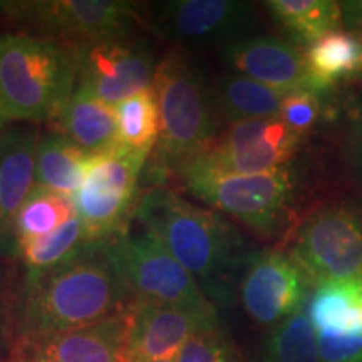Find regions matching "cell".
Returning a JSON list of instances; mask_svg holds the SVG:
<instances>
[{
	"instance_id": "obj_1",
	"label": "cell",
	"mask_w": 362,
	"mask_h": 362,
	"mask_svg": "<svg viewBox=\"0 0 362 362\" xmlns=\"http://www.w3.org/2000/svg\"><path fill=\"white\" fill-rule=\"evenodd\" d=\"M101 243L47 270L22 272L16 292L17 349L24 342L86 327L133 304Z\"/></svg>"
},
{
	"instance_id": "obj_2",
	"label": "cell",
	"mask_w": 362,
	"mask_h": 362,
	"mask_svg": "<svg viewBox=\"0 0 362 362\" xmlns=\"http://www.w3.org/2000/svg\"><path fill=\"white\" fill-rule=\"evenodd\" d=\"M131 220L151 233L203 292L214 297L221 296L220 280L247 259V243L233 225L173 189L156 187L139 194Z\"/></svg>"
},
{
	"instance_id": "obj_3",
	"label": "cell",
	"mask_w": 362,
	"mask_h": 362,
	"mask_svg": "<svg viewBox=\"0 0 362 362\" xmlns=\"http://www.w3.org/2000/svg\"><path fill=\"white\" fill-rule=\"evenodd\" d=\"M151 88L160 115L155 170L178 173L223 133L214 86L187 49L175 47L158 61Z\"/></svg>"
},
{
	"instance_id": "obj_4",
	"label": "cell",
	"mask_w": 362,
	"mask_h": 362,
	"mask_svg": "<svg viewBox=\"0 0 362 362\" xmlns=\"http://www.w3.org/2000/svg\"><path fill=\"white\" fill-rule=\"evenodd\" d=\"M81 47L29 33L0 35V101L11 123H54L78 84Z\"/></svg>"
},
{
	"instance_id": "obj_5",
	"label": "cell",
	"mask_w": 362,
	"mask_h": 362,
	"mask_svg": "<svg viewBox=\"0 0 362 362\" xmlns=\"http://www.w3.org/2000/svg\"><path fill=\"white\" fill-rule=\"evenodd\" d=\"M176 175L194 198L267 238L282 232L298 188L297 171L291 165L259 175H215L193 168Z\"/></svg>"
},
{
	"instance_id": "obj_6",
	"label": "cell",
	"mask_w": 362,
	"mask_h": 362,
	"mask_svg": "<svg viewBox=\"0 0 362 362\" xmlns=\"http://www.w3.org/2000/svg\"><path fill=\"white\" fill-rule=\"evenodd\" d=\"M101 248L134 300L198 312L216 310L193 275L146 230L134 233L128 225L101 242Z\"/></svg>"
},
{
	"instance_id": "obj_7",
	"label": "cell",
	"mask_w": 362,
	"mask_h": 362,
	"mask_svg": "<svg viewBox=\"0 0 362 362\" xmlns=\"http://www.w3.org/2000/svg\"><path fill=\"white\" fill-rule=\"evenodd\" d=\"M6 17L78 47L134 34L144 22L141 4L128 0H24L11 2Z\"/></svg>"
},
{
	"instance_id": "obj_8",
	"label": "cell",
	"mask_w": 362,
	"mask_h": 362,
	"mask_svg": "<svg viewBox=\"0 0 362 362\" xmlns=\"http://www.w3.org/2000/svg\"><path fill=\"white\" fill-rule=\"evenodd\" d=\"M149 156L119 144L90 158L83 187L72 197L90 243H101L128 226L139 200V180Z\"/></svg>"
},
{
	"instance_id": "obj_9",
	"label": "cell",
	"mask_w": 362,
	"mask_h": 362,
	"mask_svg": "<svg viewBox=\"0 0 362 362\" xmlns=\"http://www.w3.org/2000/svg\"><path fill=\"white\" fill-rule=\"evenodd\" d=\"M314 285L347 282L362 275V211L349 203H330L298 226L288 252Z\"/></svg>"
},
{
	"instance_id": "obj_10",
	"label": "cell",
	"mask_w": 362,
	"mask_h": 362,
	"mask_svg": "<svg viewBox=\"0 0 362 362\" xmlns=\"http://www.w3.org/2000/svg\"><path fill=\"white\" fill-rule=\"evenodd\" d=\"M304 139L280 117L242 121L230 124L203 155L183 168L215 175L267 173L291 165Z\"/></svg>"
},
{
	"instance_id": "obj_11",
	"label": "cell",
	"mask_w": 362,
	"mask_h": 362,
	"mask_svg": "<svg viewBox=\"0 0 362 362\" xmlns=\"http://www.w3.org/2000/svg\"><path fill=\"white\" fill-rule=\"evenodd\" d=\"M158 62L151 45L136 34L81 47L76 89L116 106L153 86Z\"/></svg>"
},
{
	"instance_id": "obj_12",
	"label": "cell",
	"mask_w": 362,
	"mask_h": 362,
	"mask_svg": "<svg viewBox=\"0 0 362 362\" xmlns=\"http://www.w3.org/2000/svg\"><path fill=\"white\" fill-rule=\"evenodd\" d=\"M315 285L291 253H255L240 284V298L248 317L264 327H275L305 309Z\"/></svg>"
},
{
	"instance_id": "obj_13",
	"label": "cell",
	"mask_w": 362,
	"mask_h": 362,
	"mask_svg": "<svg viewBox=\"0 0 362 362\" xmlns=\"http://www.w3.org/2000/svg\"><path fill=\"white\" fill-rule=\"evenodd\" d=\"M149 21L158 35L181 45H226L248 37L255 12L250 4L237 0H170L160 4Z\"/></svg>"
},
{
	"instance_id": "obj_14",
	"label": "cell",
	"mask_w": 362,
	"mask_h": 362,
	"mask_svg": "<svg viewBox=\"0 0 362 362\" xmlns=\"http://www.w3.org/2000/svg\"><path fill=\"white\" fill-rule=\"evenodd\" d=\"M218 327L216 310L198 312L133 300L129 307L128 362L175 361L189 337Z\"/></svg>"
},
{
	"instance_id": "obj_15",
	"label": "cell",
	"mask_w": 362,
	"mask_h": 362,
	"mask_svg": "<svg viewBox=\"0 0 362 362\" xmlns=\"http://www.w3.org/2000/svg\"><path fill=\"white\" fill-rule=\"evenodd\" d=\"M35 124L12 123L0 134V259L17 262L16 220L35 188V155L40 139Z\"/></svg>"
},
{
	"instance_id": "obj_16",
	"label": "cell",
	"mask_w": 362,
	"mask_h": 362,
	"mask_svg": "<svg viewBox=\"0 0 362 362\" xmlns=\"http://www.w3.org/2000/svg\"><path fill=\"white\" fill-rule=\"evenodd\" d=\"M221 59L230 72L274 89L325 93L310 76L300 47L274 35H248L226 44L221 49Z\"/></svg>"
},
{
	"instance_id": "obj_17",
	"label": "cell",
	"mask_w": 362,
	"mask_h": 362,
	"mask_svg": "<svg viewBox=\"0 0 362 362\" xmlns=\"http://www.w3.org/2000/svg\"><path fill=\"white\" fill-rule=\"evenodd\" d=\"M129 307L96 324L24 342L17 349L16 359L29 362H128Z\"/></svg>"
},
{
	"instance_id": "obj_18",
	"label": "cell",
	"mask_w": 362,
	"mask_h": 362,
	"mask_svg": "<svg viewBox=\"0 0 362 362\" xmlns=\"http://www.w3.org/2000/svg\"><path fill=\"white\" fill-rule=\"evenodd\" d=\"M54 131L90 155H99L117 143L116 107L78 89L54 119Z\"/></svg>"
},
{
	"instance_id": "obj_19",
	"label": "cell",
	"mask_w": 362,
	"mask_h": 362,
	"mask_svg": "<svg viewBox=\"0 0 362 362\" xmlns=\"http://www.w3.org/2000/svg\"><path fill=\"white\" fill-rule=\"evenodd\" d=\"M315 334L349 336L362 332V284L320 282L312 288L305 305Z\"/></svg>"
},
{
	"instance_id": "obj_20",
	"label": "cell",
	"mask_w": 362,
	"mask_h": 362,
	"mask_svg": "<svg viewBox=\"0 0 362 362\" xmlns=\"http://www.w3.org/2000/svg\"><path fill=\"white\" fill-rule=\"evenodd\" d=\"M93 156L57 131L42 133L35 155V185L72 198L83 187Z\"/></svg>"
},
{
	"instance_id": "obj_21",
	"label": "cell",
	"mask_w": 362,
	"mask_h": 362,
	"mask_svg": "<svg viewBox=\"0 0 362 362\" xmlns=\"http://www.w3.org/2000/svg\"><path fill=\"white\" fill-rule=\"evenodd\" d=\"M214 93L221 119L228 124L279 117L288 94L235 72L220 74L214 84Z\"/></svg>"
},
{
	"instance_id": "obj_22",
	"label": "cell",
	"mask_w": 362,
	"mask_h": 362,
	"mask_svg": "<svg viewBox=\"0 0 362 362\" xmlns=\"http://www.w3.org/2000/svg\"><path fill=\"white\" fill-rule=\"evenodd\" d=\"M272 19L300 47H309L322 35L341 30V4L332 0H270Z\"/></svg>"
},
{
	"instance_id": "obj_23",
	"label": "cell",
	"mask_w": 362,
	"mask_h": 362,
	"mask_svg": "<svg viewBox=\"0 0 362 362\" xmlns=\"http://www.w3.org/2000/svg\"><path fill=\"white\" fill-rule=\"evenodd\" d=\"M304 54L310 76L324 90L334 88L337 81L361 74L362 71L359 39L342 29L322 35Z\"/></svg>"
},
{
	"instance_id": "obj_24",
	"label": "cell",
	"mask_w": 362,
	"mask_h": 362,
	"mask_svg": "<svg viewBox=\"0 0 362 362\" xmlns=\"http://www.w3.org/2000/svg\"><path fill=\"white\" fill-rule=\"evenodd\" d=\"M93 245L96 243L89 242L83 221L78 215H74L64 225L59 226L56 232L22 242L17 262L24 272L47 270L66 264Z\"/></svg>"
},
{
	"instance_id": "obj_25",
	"label": "cell",
	"mask_w": 362,
	"mask_h": 362,
	"mask_svg": "<svg viewBox=\"0 0 362 362\" xmlns=\"http://www.w3.org/2000/svg\"><path fill=\"white\" fill-rule=\"evenodd\" d=\"M117 144L151 158L160 136V115L156 96L149 88L126 101L116 104Z\"/></svg>"
},
{
	"instance_id": "obj_26",
	"label": "cell",
	"mask_w": 362,
	"mask_h": 362,
	"mask_svg": "<svg viewBox=\"0 0 362 362\" xmlns=\"http://www.w3.org/2000/svg\"><path fill=\"white\" fill-rule=\"evenodd\" d=\"M76 215L74 202L71 197L54 193L51 189L35 185L16 220L17 247L22 242L40 238L56 232L61 225Z\"/></svg>"
},
{
	"instance_id": "obj_27",
	"label": "cell",
	"mask_w": 362,
	"mask_h": 362,
	"mask_svg": "<svg viewBox=\"0 0 362 362\" xmlns=\"http://www.w3.org/2000/svg\"><path fill=\"white\" fill-rule=\"evenodd\" d=\"M260 362H320L315 332L305 309L270 329L262 346Z\"/></svg>"
},
{
	"instance_id": "obj_28",
	"label": "cell",
	"mask_w": 362,
	"mask_h": 362,
	"mask_svg": "<svg viewBox=\"0 0 362 362\" xmlns=\"http://www.w3.org/2000/svg\"><path fill=\"white\" fill-rule=\"evenodd\" d=\"M17 279L11 262L0 259V362H12L17 356Z\"/></svg>"
},
{
	"instance_id": "obj_29",
	"label": "cell",
	"mask_w": 362,
	"mask_h": 362,
	"mask_svg": "<svg viewBox=\"0 0 362 362\" xmlns=\"http://www.w3.org/2000/svg\"><path fill=\"white\" fill-rule=\"evenodd\" d=\"M175 362H240V356L218 327L189 337L178 351Z\"/></svg>"
},
{
	"instance_id": "obj_30",
	"label": "cell",
	"mask_w": 362,
	"mask_h": 362,
	"mask_svg": "<svg viewBox=\"0 0 362 362\" xmlns=\"http://www.w3.org/2000/svg\"><path fill=\"white\" fill-rule=\"evenodd\" d=\"M322 116V99L314 90H292L285 96L279 117L297 134L305 136Z\"/></svg>"
},
{
	"instance_id": "obj_31",
	"label": "cell",
	"mask_w": 362,
	"mask_h": 362,
	"mask_svg": "<svg viewBox=\"0 0 362 362\" xmlns=\"http://www.w3.org/2000/svg\"><path fill=\"white\" fill-rule=\"evenodd\" d=\"M320 362H362V332L349 336L315 334Z\"/></svg>"
},
{
	"instance_id": "obj_32",
	"label": "cell",
	"mask_w": 362,
	"mask_h": 362,
	"mask_svg": "<svg viewBox=\"0 0 362 362\" xmlns=\"http://www.w3.org/2000/svg\"><path fill=\"white\" fill-rule=\"evenodd\" d=\"M344 22L347 25L361 29L362 27V0H351V2L341 4Z\"/></svg>"
},
{
	"instance_id": "obj_33",
	"label": "cell",
	"mask_w": 362,
	"mask_h": 362,
	"mask_svg": "<svg viewBox=\"0 0 362 362\" xmlns=\"http://www.w3.org/2000/svg\"><path fill=\"white\" fill-rule=\"evenodd\" d=\"M11 124H12V123H11V121H8V117H7V115H6V111H4L2 101H0V134H2L4 131H6Z\"/></svg>"
},
{
	"instance_id": "obj_34",
	"label": "cell",
	"mask_w": 362,
	"mask_h": 362,
	"mask_svg": "<svg viewBox=\"0 0 362 362\" xmlns=\"http://www.w3.org/2000/svg\"><path fill=\"white\" fill-rule=\"evenodd\" d=\"M8 6H11V2H7V0H0V16H6Z\"/></svg>"
},
{
	"instance_id": "obj_35",
	"label": "cell",
	"mask_w": 362,
	"mask_h": 362,
	"mask_svg": "<svg viewBox=\"0 0 362 362\" xmlns=\"http://www.w3.org/2000/svg\"><path fill=\"white\" fill-rule=\"evenodd\" d=\"M356 35H357V39H359V42H361V49H362V27L361 29H356V33H354ZM361 74H362V71H361Z\"/></svg>"
},
{
	"instance_id": "obj_36",
	"label": "cell",
	"mask_w": 362,
	"mask_h": 362,
	"mask_svg": "<svg viewBox=\"0 0 362 362\" xmlns=\"http://www.w3.org/2000/svg\"><path fill=\"white\" fill-rule=\"evenodd\" d=\"M12 362H29V361H24V359H13Z\"/></svg>"
},
{
	"instance_id": "obj_37",
	"label": "cell",
	"mask_w": 362,
	"mask_h": 362,
	"mask_svg": "<svg viewBox=\"0 0 362 362\" xmlns=\"http://www.w3.org/2000/svg\"><path fill=\"white\" fill-rule=\"evenodd\" d=\"M156 362H175V361H156Z\"/></svg>"
},
{
	"instance_id": "obj_38",
	"label": "cell",
	"mask_w": 362,
	"mask_h": 362,
	"mask_svg": "<svg viewBox=\"0 0 362 362\" xmlns=\"http://www.w3.org/2000/svg\"><path fill=\"white\" fill-rule=\"evenodd\" d=\"M359 280H361V284H362V275H361V279H359Z\"/></svg>"
}]
</instances>
